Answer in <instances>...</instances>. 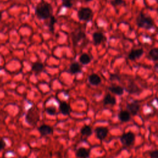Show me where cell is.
<instances>
[{"instance_id":"3","label":"cell","mask_w":158,"mask_h":158,"mask_svg":"<svg viewBox=\"0 0 158 158\" xmlns=\"http://www.w3.org/2000/svg\"><path fill=\"white\" fill-rule=\"evenodd\" d=\"M78 19L81 21L89 22L91 20L93 16V12L92 9L88 7H81L77 11Z\"/></svg>"},{"instance_id":"7","label":"cell","mask_w":158,"mask_h":158,"mask_svg":"<svg viewBox=\"0 0 158 158\" xmlns=\"http://www.w3.org/2000/svg\"><path fill=\"white\" fill-rule=\"evenodd\" d=\"M92 38H93V41L94 44L99 45L103 41L104 38V35L101 32L96 31L93 33Z\"/></svg>"},{"instance_id":"9","label":"cell","mask_w":158,"mask_h":158,"mask_svg":"<svg viewBox=\"0 0 158 158\" xmlns=\"http://www.w3.org/2000/svg\"><path fill=\"white\" fill-rule=\"evenodd\" d=\"M39 132L42 136H46L52 133V128L47 125H42L38 128Z\"/></svg>"},{"instance_id":"16","label":"cell","mask_w":158,"mask_h":158,"mask_svg":"<svg viewBox=\"0 0 158 158\" xmlns=\"http://www.w3.org/2000/svg\"><path fill=\"white\" fill-rule=\"evenodd\" d=\"M109 90L112 93L121 96L123 93V88L120 86H112L109 88Z\"/></svg>"},{"instance_id":"25","label":"cell","mask_w":158,"mask_h":158,"mask_svg":"<svg viewBox=\"0 0 158 158\" xmlns=\"http://www.w3.org/2000/svg\"><path fill=\"white\" fill-rule=\"evenodd\" d=\"M110 3L114 7H116L124 4V1L123 0H112Z\"/></svg>"},{"instance_id":"8","label":"cell","mask_w":158,"mask_h":158,"mask_svg":"<svg viewBox=\"0 0 158 158\" xmlns=\"http://www.w3.org/2000/svg\"><path fill=\"white\" fill-rule=\"evenodd\" d=\"M95 131H96L97 138L101 140L104 139L106 137L108 133V129L106 127H102L96 128Z\"/></svg>"},{"instance_id":"22","label":"cell","mask_w":158,"mask_h":158,"mask_svg":"<svg viewBox=\"0 0 158 158\" xmlns=\"http://www.w3.org/2000/svg\"><path fill=\"white\" fill-rule=\"evenodd\" d=\"M57 20L54 15H52L49 18V30L51 32H54V24L56 23Z\"/></svg>"},{"instance_id":"30","label":"cell","mask_w":158,"mask_h":158,"mask_svg":"<svg viewBox=\"0 0 158 158\" xmlns=\"http://www.w3.org/2000/svg\"><path fill=\"white\" fill-rule=\"evenodd\" d=\"M83 1H84V2H90V1H91L92 0H82Z\"/></svg>"},{"instance_id":"17","label":"cell","mask_w":158,"mask_h":158,"mask_svg":"<svg viewBox=\"0 0 158 158\" xmlns=\"http://www.w3.org/2000/svg\"><path fill=\"white\" fill-rule=\"evenodd\" d=\"M91 57L86 53L82 54L79 57V61L81 64L83 65H87L91 62Z\"/></svg>"},{"instance_id":"12","label":"cell","mask_w":158,"mask_h":158,"mask_svg":"<svg viewBox=\"0 0 158 158\" xmlns=\"http://www.w3.org/2000/svg\"><path fill=\"white\" fill-rule=\"evenodd\" d=\"M88 81L92 85L97 86L101 83V79L98 75L93 73L88 77Z\"/></svg>"},{"instance_id":"20","label":"cell","mask_w":158,"mask_h":158,"mask_svg":"<svg viewBox=\"0 0 158 158\" xmlns=\"http://www.w3.org/2000/svg\"><path fill=\"white\" fill-rule=\"evenodd\" d=\"M149 56L153 60L157 61L158 60V49L157 48L151 49L149 52Z\"/></svg>"},{"instance_id":"26","label":"cell","mask_w":158,"mask_h":158,"mask_svg":"<svg viewBox=\"0 0 158 158\" xmlns=\"http://www.w3.org/2000/svg\"><path fill=\"white\" fill-rule=\"evenodd\" d=\"M46 111L50 115H54L56 113V109L54 107H48L46 109Z\"/></svg>"},{"instance_id":"19","label":"cell","mask_w":158,"mask_h":158,"mask_svg":"<svg viewBox=\"0 0 158 158\" xmlns=\"http://www.w3.org/2000/svg\"><path fill=\"white\" fill-rule=\"evenodd\" d=\"M118 118L122 122H128L130 119V115L128 112L122 110L118 114Z\"/></svg>"},{"instance_id":"13","label":"cell","mask_w":158,"mask_h":158,"mask_svg":"<svg viewBox=\"0 0 158 158\" xmlns=\"http://www.w3.org/2000/svg\"><path fill=\"white\" fill-rule=\"evenodd\" d=\"M81 70V66L78 62H73L71 64L69 67V72L72 74L80 73Z\"/></svg>"},{"instance_id":"23","label":"cell","mask_w":158,"mask_h":158,"mask_svg":"<svg viewBox=\"0 0 158 158\" xmlns=\"http://www.w3.org/2000/svg\"><path fill=\"white\" fill-rule=\"evenodd\" d=\"M128 91L132 94V93H137L139 90V88H138V86L134 84V83H132L131 85H130L128 86Z\"/></svg>"},{"instance_id":"2","label":"cell","mask_w":158,"mask_h":158,"mask_svg":"<svg viewBox=\"0 0 158 158\" xmlns=\"http://www.w3.org/2000/svg\"><path fill=\"white\" fill-rule=\"evenodd\" d=\"M136 23L139 28H144L146 30H151L154 27V22L153 19L149 16L145 15L143 12H141L136 17Z\"/></svg>"},{"instance_id":"4","label":"cell","mask_w":158,"mask_h":158,"mask_svg":"<svg viewBox=\"0 0 158 158\" xmlns=\"http://www.w3.org/2000/svg\"><path fill=\"white\" fill-rule=\"evenodd\" d=\"M135 140V135L132 132H127L123 134L120 138L121 143L125 146H130Z\"/></svg>"},{"instance_id":"31","label":"cell","mask_w":158,"mask_h":158,"mask_svg":"<svg viewBox=\"0 0 158 158\" xmlns=\"http://www.w3.org/2000/svg\"><path fill=\"white\" fill-rule=\"evenodd\" d=\"M1 17H2V14H1V12H0V19H1Z\"/></svg>"},{"instance_id":"1","label":"cell","mask_w":158,"mask_h":158,"mask_svg":"<svg viewBox=\"0 0 158 158\" xmlns=\"http://www.w3.org/2000/svg\"><path fill=\"white\" fill-rule=\"evenodd\" d=\"M35 15L40 20H46L49 19L53 13V8L51 4L42 1L35 7Z\"/></svg>"},{"instance_id":"18","label":"cell","mask_w":158,"mask_h":158,"mask_svg":"<svg viewBox=\"0 0 158 158\" xmlns=\"http://www.w3.org/2000/svg\"><path fill=\"white\" fill-rule=\"evenodd\" d=\"M31 69L35 73H40L44 69V65L40 62H36L33 64L31 66Z\"/></svg>"},{"instance_id":"6","label":"cell","mask_w":158,"mask_h":158,"mask_svg":"<svg viewBox=\"0 0 158 158\" xmlns=\"http://www.w3.org/2000/svg\"><path fill=\"white\" fill-rule=\"evenodd\" d=\"M144 53V51L143 49H133L130 51V52L128 55V59L131 60H135L137 59L140 58Z\"/></svg>"},{"instance_id":"24","label":"cell","mask_w":158,"mask_h":158,"mask_svg":"<svg viewBox=\"0 0 158 158\" xmlns=\"http://www.w3.org/2000/svg\"><path fill=\"white\" fill-rule=\"evenodd\" d=\"M74 0H62V5L66 8H71L73 6V1Z\"/></svg>"},{"instance_id":"11","label":"cell","mask_w":158,"mask_h":158,"mask_svg":"<svg viewBox=\"0 0 158 158\" xmlns=\"http://www.w3.org/2000/svg\"><path fill=\"white\" fill-rule=\"evenodd\" d=\"M128 110L133 114V115H136L139 109V105L138 104V102L137 101H135V102H133L130 104H128L127 106Z\"/></svg>"},{"instance_id":"14","label":"cell","mask_w":158,"mask_h":158,"mask_svg":"<svg viewBox=\"0 0 158 158\" xmlns=\"http://www.w3.org/2000/svg\"><path fill=\"white\" fill-rule=\"evenodd\" d=\"M76 156L79 158H87L89 157V151L85 148H80L77 150Z\"/></svg>"},{"instance_id":"27","label":"cell","mask_w":158,"mask_h":158,"mask_svg":"<svg viewBox=\"0 0 158 158\" xmlns=\"http://www.w3.org/2000/svg\"><path fill=\"white\" fill-rule=\"evenodd\" d=\"M150 156L151 158H158V151H153L151 152Z\"/></svg>"},{"instance_id":"21","label":"cell","mask_w":158,"mask_h":158,"mask_svg":"<svg viewBox=\"0 0 158 158\" xmlns=\"http://www.w3.org/2000/svg\"><path fill=\"white\" fill-rule=\"evenodd\" d=\"M81 133L86 136H89L92 134V129L89 126H84L81 129Z\"/></svg>"},{"instance_id":"28","label":"cell","mask_w":158,"mask_h":158,"mask_svg":"<svg viewBox=\"0 0 158 158\" xmlns=\"http://www.w3.org/2000/svg\"><path fill=\"white\" fill-rule=\"evenodd\" d=\"M6 146V143L4 141V140L3 139H0V151L4 149Z\"/></svg>"},{"instance_id":"10","label":"cell","mask_w":158,"mask_h":158,"mask_svg":"<svg viewBox=\"0 0 158 158\" xmlns=\"http://www.w3.org/2000/svg\"><path fill=\"white\" fill-rule=\"evenodd\" d=\"M59 109L60 112L65 115H69L72 110L70 106L65 102H61L59 106Z\"/></svg>"},{"instance_id":"5","label":"cell","mask_w":158,"mask_h":158,"mask_svg":"<svg viewBox=\"0 0 158 158\" xmlns=\"http://www.w3.org/2000/svg\"><path fill=\"white\" fill-rule=\"evenodd\" d=\"M86 38V34L81 30H78L72 33V40L74 46L77 45L80 41L83 40Z\"/></svg>"},{"instance_id":"29","label":"cell","mask_w":158,"mask_h":158,"mask_svg":"<svg viewBox=\"0 0 158 158\" xmlns=\"http://www.w3.org/2000/svg\"><path fill=\"white\" fill-rule=\"evenodd\" d=\"M110 80H115V79H119V77L117 75H111L110 77Z\"/></svg>"},{"instance_id":"15","label":"cell","mask_w":158,"mask_h":158,"mask_svg":"<svg viewBox=\"0 0 158 158\" xmlns=\"http://www.w3.org/2000/svg\"><path fill=\"white\" fill-rule=\"evenodd\" d=\"M103 103L104 105H107V104L115 105L116 103V99L114 96H112L110 94H107L104 97Z\"/></svg>"}]
</instances>
